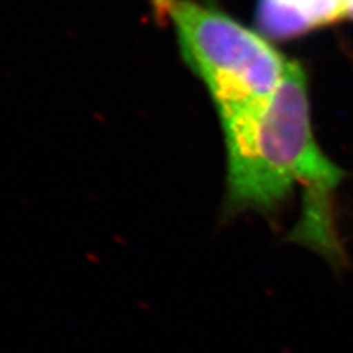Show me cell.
I'll list each match as a JSON object with an SVG mask.
<instances>
[{"label": "cell", "instance_id": "1", "mask_svg": "<svg viewBox=\"0 0 353 353\" xmlns=\"http://www.w3.org/2000/svg\"><path fill=\"white\" fill-rule=\"evenodd\" d=\"M221 125L227 152L225 214L272 215L301 185L302 214L290 240L315 250L334 267L343 265L333 194L345 174L315 140L301 63L292 61L268 101Z\"/></svg>", "mask_w": 353, "mask_h": 353}, {"label": "cell", "instance_id": "2", "mask_svg": "<svg viewBox=\"0 0 353 353\" xmlns=\"http://www.w3.org/2000/svg\"><path fill=\"white\" fill-rule=\"evenodd\" d=\"M174 28L181 54L211 94L219 121L255 108L277 92L292 61L261 31L196 0H153Z\"/></svg>", "mask_w": 353, "mask_h": 353}, {"label": "cell", "instance_id": "3", "mask_svg": "<svg viewBox=\"0 0 353 353\" xmlns=\"http://www.w3.org/2000/svg\"><path fill=\"white\" fill-rule=\"evenodd\" d=\"M353 19V0H259L256 22L274 39L301 36L339 19Z\"/></svg>", "mask_w": 353, "mask_h": 353}]
</instances>
